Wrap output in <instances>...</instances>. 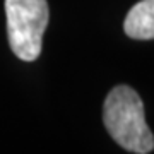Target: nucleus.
<instances>
[{
	"mask_svg": "<svg viewBox=\"0 0 154 154\" xmlns=\"http://www.w3.org/2000/svg\"><path fill=\"white\" fill-rule=\"evenodd\" d=\"M125 34L134 39H154V0H140L128 11Z\"/></svg>",
	"mask_w": 154,
	"mask_h": 154,
	"instance_id": "7ed1b4c3",
	"label": "nucleus"
},
{
	"mask_svg": "<svg viewBox=\"0 0 154 154\" xmlns=\"http://www.w3.org/2000/svg\"><path fill=\"white\" fill-rule=\"evenodd\" d=\"M7 36L14 55L34 62L41 53L43 34L50 21L46 0H5Z\"/></svg>",
	"mask_w": 154,
	"mask_h": 154,
	"instance_id": "f03ea898",
	"label": "nucleus"
},
{
	"mask_svg": "<svg viewBox=\"0 0 154 154\" xmlns=\"http://www.w3.org/2000/svg\"><path fill=\"white\" fill-rule=\"evenodd\" d=\"M103 122L111 139L125 151L147 154L154 149V135L146 122L144 103L132 88L122 84L108 93Z\"/></svg>",
	"mask_w": 154,
	"mask_h": 154,
	"instance_id": "f257e3e1",
	"label": "nucleus"
}]
</instances>
